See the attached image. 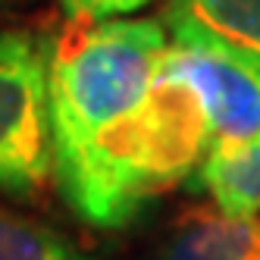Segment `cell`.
<instances>
[{"mask_svg": "<svg viewBox=\"0 0 260 260\" xmlns=\"http://www.w3.org/2000/svg\"><path fill=\"white\" fill-rule=\"evenodd\" d=\"M10 4H19V0H0V7H10Z\"/></svg>", "mask_w": 260, "mask_h": 260, "instance_id": "10", "label": "cell"}, {"mask_svg": "<svg viewBox=\"0 0 260 260\" xmlns=\"http://www.w3.org/2000/svg\"><path fill=\"white\" fill-rule=\"evenodd\" d=\"M166 13L185 16L260 60V0H170Z\"/></svg>", "mask_w": 260, "mask_h": 260, "instance_id": "7", "label": "cell"}, {"mask_svg": "<svg viewBox=\"0 0 260 260\" xmlns=\"http://www.w3.org/2000/svg\"><path fill=\"white\" fill-rule=\"evenodd\" d=\"M213 144L198 94L160 72L132 113L53 166L63 201L98 229H122L151 198L198 176Z\"/></svg>", "mask_w": 260, "mask_h": 260, "instance_id": "1", "label": "cell"}, {"mask_svg": "<svg viewBox=\"0 0 260 260\" xmlns=\"http://www.w3.org/2000/svg\"><path fill=\"white\" fill-rule=\"evenodd\" d=\"M198 185L229 216H260V138L210 144Z\"/></svg>", "mask_w": 260, "mask_h": 260, "instance_id": "6", "label": "cell"}, {"mask_svg": "<svg viewBox=\"0 0 260 260\" xmlns=\"http://www.w3.org/2000/svg\"><path fill=\"white\" fill-rule=\"evenodd\" d=\"M170 50L157 19H101L72 25L50 41L53 166L76 157L151 94Z\"/></svg>", "mask_w": 260, "mask_h": 260, "instance_id": "2", "label": "cell"}, {"mask_svg": "<svg viewBox=\"0 0 260 260\" xmlns=\"http://www.w3.org/2000/svg\"><path fill=\"white\" fill-rule=\"evenodd\" d=\"M69 19L101 22V19H122V16L147 7L151 0H57Z\"/></svg>", "mask_w": 260, "mask_h": 260, "instance_id": "9", "label": "cell"}, {"mask_svg": "<svg viewBox=\"0 0 260 260\" xmlns=\"http://www.w3.org/2000/svg\"><path fill=\"white\" fill-rule=\"evenodd\" d=\"M170 50L163 72L201 101L216 141L260 138V60L176 13H163Z\"/></svg>", "mask_w": 260, "mask_h": 260, "instance_id": "4", "label": "cell"}, {"mask_svg": "<svg viewBox=\"0 0 260 260\" xmlns=\"http://www.w3.org/2000/svg\"><path fill=\"white\" fill-rule=\"evenodd\" d=\"M50 176V44L22 28H0V191L35 198Z\"/></svg>", "mask_w": 260, "mask_h": 260, "instance_id": "3", "label": "cell"}, {"mask_svg": "<svg viewBox=\"0 0 260 260\" xmlns=\"http://www.w3.org/2000/svg\"><path fill=\"white\" fill-rule=\"evenodd\" d=\"M163 260H260V216L194 210L179 222Z\"/></svg>", "mask_w": 260, "mask_h": 260, "instance_id": "5", "label": "cell"}, {"mask_svg": "<svg viewBox=\"0 0 260 260\" xmlns=\"http://www.w3.org/2000/svg\"><path fill=\"white\" fill-rule=\"evenodd\" d=\"M0 260H88L76 245L35 219L0 207Z\"/></svg>", "mask_w": 260, "mask_h": 260, "instance_id": "8", "label": "cell"}]
</instances>
